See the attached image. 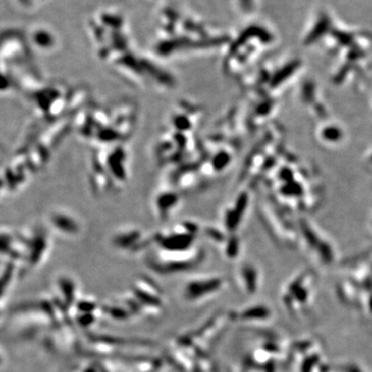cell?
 <instances>
[{"label":"cell","instance_id":"6da1fadb","mask_svg":"<svg viewBox=\"0 0 372 372\" xmlns=\"http://www.w3.org/2000/svg\"><path fill=\"white\" fill-rule=\"evenodd\" d=\"M11 271H7L3 277L0 278V296H2L5 292V289L7 288V286L10 282V278H11Z\"/></svg>","mask_w":372,"mask_h":372}]
</instances>
